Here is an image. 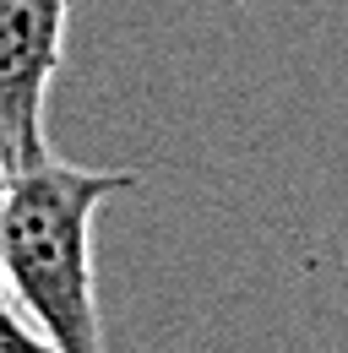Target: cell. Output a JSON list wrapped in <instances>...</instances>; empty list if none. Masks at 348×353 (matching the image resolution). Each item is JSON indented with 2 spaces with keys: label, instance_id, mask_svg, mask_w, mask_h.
<instances>
[{
  "label": "cell",
  "instance_id": "obj_1",
  "mask_svg": "<svg viewBox=\"0 0 348 353\" xmlns=\"http://www.w3.org/2000/svg\"><path fill=\"white\" fill-rule=\"evenodd\" d=\"M136 185V169H87L55 152L17 169L6 185V294L60 353H104V321L93 294V218L109 196H126Z\"/></svg>",
  "mask_w": 348,
  "mask_h": 353
},
{
  "label": "cell",
  "instance_id": "obj_2",
  "mask_svg": "<svg viewBox=\"0 0 348 353\" xmlns=\"http://www.w3.org/2000/svg\"><path fill=\"white\" fill-rule=\"evenodd\" d=\"M71 0H0V163L17 174L49 158L44 103L66 54Z\"/></svg>",
  "mask_w": 348,
  "mask_h": 353
},
{
  "label": "cell",
  "instance_id": "obj_3",
  "mask_svg": "<svg viewBox=\"0 0 348 353\" xmlns=\"http://www.w3.org/2000/svg\"><path fill=\"white\" fill-rule=\"evenodd\" d=\"M0 353H60L49 337H44L33 321H22L17 310H11V299L0 305Z\"/></svg>",
  "mask_w": 348,
  "mask_h": 353
},
{
  "label": "cell",
  "instance_id": "obj_4",
  "mask_svg": "<svg viewBox=\"0 0 348 353\" xmlns=\"http://www.w3.org/2000/svg\"><path fill=\"white\" fill-rule=\"evenodd\" d=\"M6 185H11V169L0 163V223H6ZM11 294H6V272H0V305H6Z\"/></svg>",
  "mask_w": 348,
  "mask_h": 353
},
{
  "label": "cell",
  "instance_id": "obj_5",
  "mask_svg": "<svg viewBox=\"0 0 348 353\" xmlns=\"http://www.w3.org/2000/svg\"><path fill=\"white\" fill-rule=\"evenodd\" d=\"M207 6H218V11H234V6H245V0H207Z\"/></svg>",
  "mask_w": 348,
  "mask_h": 353
}]
</instances>
